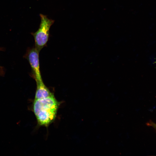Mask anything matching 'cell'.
<instances>
[{
	"label": "cell",
	"mask_w": 156,
	"mask_h": 156,
	"mask_svg": "<svg viewBox=\"0 0 156 156\" xmlns=\"http://www.w3.org/2000/svg\"><path fill=\"white\" fill-rule=\"evenodd\" d=\"M59 105L54 95L34 100L33 109L38 124L46 127L52 122L56 117Z\"/></svg>",
	"instance_id": "1"
},
{
	"label": "cell",
	"mask_w": 156,
	"mask_h": 156,
	"mask_svg": "<svg viewBox=\"0 0 156 156\" xmlns=\"http://www.w3.org/2000/svg\"><path fill=\"white\" fill-rule=\"evenodd\" d=\"M41 22L38 30L31 33L35 41V48L39 51L45 47L49 40V30L54 21L49 19L47 16L40 14Z\"/></svg>",
	"instance_id": "2"
},
{
	"label": "cell",
	"mask_w": 156,
	"mask_h": 156,
	"mask_svg": "<svg viewBox=\"0 0 156 156\" xmlns=\"http://www.w3.org/2000/svg\"><path fill=\"white\" fill-rule=\"evenodd\" d=\"M39 52L35 47L34 48L29 50L26 56L36 82L42 81L40 71Z\"/></svg>",
	"instance_id": "3"
},
{
	"label": "cell",
	"mask_w": 156,
	"mask_h": 156,
	"mask_svg": "<svg viewBox=\"0 0 156 156\" xmlns=\"http://www.w3.org/2000/svg\"><path fill=\"white\" fill-rule=\"evenodd\" d=\"M36 83L37 88L34 100L43 99L53 95L46 86L43 81L38 82Z\"/></svg>",
	"instance_id": "4"
},
{
	"label": "cell",
	"mask_w": 156,
	"mask_h": 156,
	"mask_svg": "<svg viewBox=\"0 0 156 156\" xmlns=\"http://www.w3.org/2000/svg\"><path fill=\"white\" fill-rule=\"evenodd\" d=\"M148 125L149 126L152 127L156 130V124L153 122H152L150 121L148 123Z\"/></svg>",
	"instance_id": "5"
},
{
	"label": "cell",
	"mask_w": 156,
	"mask_h": 156,
	"mask_svg": "<svg viewBox=\"0 0 156 156\" xmlns=\"http://www.w3.org/2000/svg\"><path fill=\"white\" fill-rule=\"evenodd\" d=\"M1 69V68L0 66V70Z\"/></svg>",
	"instance_id": "6"
}]
</instances>
